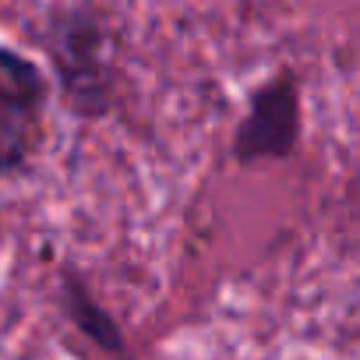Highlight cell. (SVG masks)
<instances>
[{
	"label": "cell",
	"mask_w": 360,
	"mask_h": 360,
	"mask_svg": "<svg viewBox=\"0 0 360 360\" xmlns=\"http://www.w3.org/2000/svg\"><path fill=\"white\" fill-rule=\"evenodd\" d=\"M57 304L64 311V318L82 332L85 342H92L99 353L127 360V335L120 328V321L96 300V293L89 290L85 276L75 265H60V279H57Z\"/></svg>",
	"instance_id": "277c9868"
},
{
	"label": "cell",
	"mask_w": 360,
	"mask_h": 360,
	"mask_svg": "<svg viewBox=\"0 0 360 360\" xmlns=\"http://www.w3.org/2000/svg\"><path fill=\"white\" fill-rule=\"evenodd\" d=\"M46 103V71L22 50L0 46V176H18L36 159Z\"/></svg>",
	"instance_id": "7a4b0ae2"
},
{
	"label": "cell",
	"mask_w": 360,
	"mask_h": 360,
	"mask_svg": "<svg viewBox=\"0 0 360 360\" xmlns=\"http://www.w3.org/2000/svg\"><path fill=\"white\" fill-rule=\"evenodd\" d=\"M300 134H304V113H300L297 75L276 71L272 78L251 89L248 110L230 138V155L237 166L286 162L297 155Z\"/></svg>",
	"instance_id": "3957f363"
},
{
	"label": "cell",
	"mask_w": 360,
	"mask_h": 360,
	"mask_svg": "<svg viewBox=\"0 0 360 360\" xmlns=\"http://www.w3.org/2000/svg\"><path fill=\"white\" fill-rule=\"evenodd\" d=\"M43 43L68 113L78 120H103L117 106L120 92L113 32L106 18L85 0L60 4L46 18Z\"/></svg>",
	"instance_id": "6da1fadb"
}]
</instances>
